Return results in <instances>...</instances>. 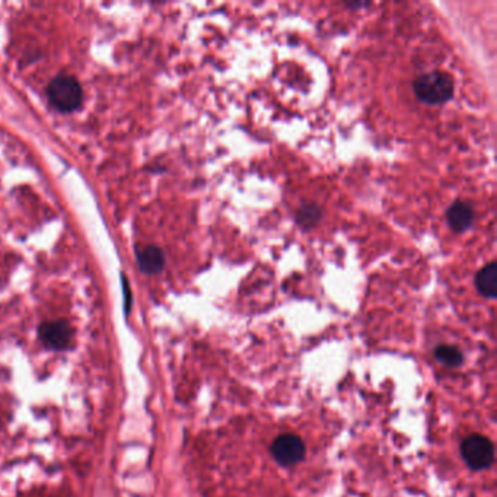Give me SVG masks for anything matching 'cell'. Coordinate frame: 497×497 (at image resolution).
<instances>
[{
  "instance_id": "7a4b0ae2",
  "label": "cell",
  "mask_w": 497,
  "mask_h": 497,
  "mask_svg": "<svg viewBox=\"0 0 497 497\" xmlns=\"http://www.w3.org/2000/svg\"><path fill=\"white\" fill-rule=\"evenodd\" d=\"M47 95L50 104L61 111L72 113L82 104L83 92L76 78L70 75H58L47 86Z\"/></svg>"
},
{
  "instance_id": "5b68a950",
  "label": "cell",
  "mask_w": 497,
  "mask_h": 497,
  "mask_svg": "<svg viewBox=\"0 0 497 497\" xmlns=\"http://www.w3.org/2000/svg\"><path fill=\"white\" fill-rule=\"evenodd\" d=\"M38 333L43 343L53 350H65L72 341V328L66 321L44 323Z\"/></svg>"
},
{
  "instance_id": "8992f818",
  "label": "cell",
  "mask_w": 497,
  "mask_h": 497,
  "mask_svg": "<svg viewBox=\"0 0 497 497\" xmlns=\"http://www.w3.org/2000/svg\"><path fill=\"white\" fill-rule=\"evenodd\" d=\"M446 221L452 231L465 232L474 222V209L470 203L458 200L448 209Z\"/></svg>"
},
{
  "instance_id": "9c48e42d",
  "label": "cell",
  "mask_w": 497,
  "mask_h": 497,
  "mask_svg": "<svg viewBox=\"0 0 497 497\" xmlns=\"http://www.w3.org/2000/svg\"><path fill=\"white\" fill-rule=\"evenodd\" d=\"M321 209L315 204H305L302 206L299 210H298V214H296V222L298 225H300L302 228L305 229H310V228H314L320 219H321Z\"/></svg>"
},
{
  "instance_id": "3957f363",
  "label": "cell",
  "mask_w": 497,
  "mask_h": 497,
  "mask_svg": "<svg viewBox=\"0 0 497 497\" xmlns=\"http://www.w3.org/2000/svg\"><path fill=\"white\" fill-rule=\"evenodd\" d=\"M461 454L464 461L473 470L488 469L494 461V446L488 438L481 434H473L461 445Z\"/></svg>"
},
{
  "instance_id": "ba28073f",
  "label": "cell",
  "mask_w": 497,
  "mask_h": 497,
  "mask_svg": "<svg viewBox=\"0 0 497 497\" xmlns=\"http://www.w3.org/2000/svg\"><path fill=\"white\" fill-rule=\"evenodd\" d=\"M476 286L480 295L488 299H494L497 295V266L488 263L476 276Z\"/></svg>"
},
{
  "instance_id": "30bf717a",
  "label": "cell",
  "mask_w": 497,
  "mask_h": 497,
  "mask_svg": "<svg viewBox=\"0 0 497 497\" xmlns=\"http://www.w3.org/2000/svg\"><path fill=\"white\" fill-rule=\"evenodd\" d=\"M434 356H436V359L446 365V366H459L462 363V353L454 347V346H439L436 349V352H434Z\"/></svg>"
},
{
  "instance_id": "52a82bcc",
  "label": "cell",
  "mask_w": 497,
  "mask_h": 497,
  "mask_svg": "<svg viewBox=\"0 0 497 497\" xmlns=\"http://www.w3.org/2000/svg\"><path fill=\"white\" fill-rule=\"evenodd\" d=\"M136 260H137L139 268L146 274H157L162 271L165 266V256L162 250L153 245L137 248Z\"/></svg>"
},
{
  "instance_id": "6da1fadb",
  "label": "cell",
  "mask_w": 497,
  "mask_h": 497,
  "mask_svg": "<svg viewBox=\"0 0 497 497\" xmlns=\"http://www.w3.org/2000/svg\"><path fill=\"white\" fill-rule=\"evenodd\" d=\"M416 97L429 105H439L449 101L454 95V79L444 72H431L422 75L413 85Z\"/></svg>"
},
{
  "instance_id": "277c9868",
  "label": "cell",
  "mask_w": 497,
  "mask_h": 497,
  "mask_svg": "<svg viewBox=\"0 0 497 497\" xmlns=\"http://www.w3.org/2000/svg\"><path fill=\"white\" fill-rule=\"evenodd\" d=\"M271 454L282 465H295L305 456V445L295 434H282L273 442Z\"/></svg>"
}]
</instances>
